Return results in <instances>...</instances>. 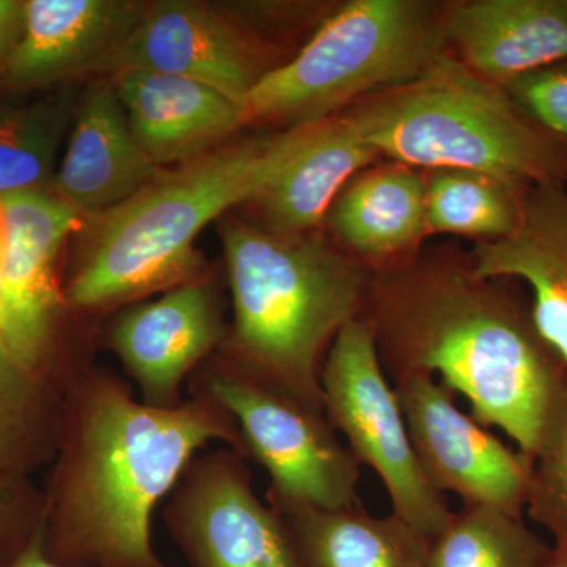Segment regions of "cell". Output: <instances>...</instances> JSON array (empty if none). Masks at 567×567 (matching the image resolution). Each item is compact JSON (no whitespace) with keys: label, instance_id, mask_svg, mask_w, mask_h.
<instances>
[{"label":"cell","instance_id":"cell-23","mask_svg":"<svg viewBox=\"0 0 567 567\" xmlns=\"http://www.w3.org/2000/svg\"><path fill=\"white\" fill-rule=\"evenodd\" d=\"M551 551L524 516L464 505L432 537L425 567H548Z\"/></svg>","mask_w":567,"mask_h":567},{"label":"cell","instance_id":"cell-3","mask_svg":"<svg viewBox=\"0 0 567 567\" xmlns=\"http://www.w3.org/2000/svg\"><path fill=\"white\" fill-rule=\"evenodd\" d=\"M316 128L311 123L226 142L177 169H164L117 207L89 216L66 303L102 311L204 278L196 238L230 208L251 204Z\"/></svg>","mask_w":567,"mask_h":567},{"label":"cell","instance_id":"cell-32","mask_svg":"<svg viewBox=\"0 0 567 567\" xmlns=\"http://www.w3.org/2000/svg\"><path fill=\"white\" fill-rule=\"evenodd\" d=\"M3 286H2V251H0V324H2Z\"/></svg>","mask_w":567,"mask_h":567},{"label":"cell","instance_id":"cell-26","mask_svg":"<svg viewBox=\"0 0 567 567\" xmlns=\"http://www.w3.org/2000/svg\"><path fill=\"white\" fill-rule=\"evenodd\" d=\"M525 513L546 529L555 546L567 543V402L533 458Z\"/></svg>","mask_w":567,"mask_h":567},{"label":"cell","instance_id":"cell-12","mask_svg":"<svg viewBox=\"0 0 567 567\" xmlns=\"http://www.w3.org/2000/svg\"><path fill=\"white\" fill-rule=\"evenodd\" d=\"M106 70L188 78L210 85L241 107L274 66L265 61L262 44L221 11L175 0L142 13Z\"/></svg>","mask_w":567,"mask_h":567},{"label":"cell","instance_id":"cell-30","mask_svg":"<svg viewBox=\"0 0 567 567\" xmlns=\"http://www.w3.org/2000/svg\"><path fill=\"white\" fill-rule=\"evenodd\" d=\"M10 567H66L58 565L47 557L43 548V525L31 540L28 548L18 557L17 561Z\"/></svg>","mask_w":567,"mask_h":567},{"label":"cell","instance_id":"cell-21","mask_svg":"<svg viewBox=\"0 0 567 567\" xmlns=\"http://www.w3.org/2000/svg\"><path fill=\"white\" fill-rule=\"evenodd\" d=\"M274 507V506H271ZM289 525L303 567H425L431 539L361 503L342 509H276Z\"/></svg>","mask_w":567,"mask_h":567},{"label":"cell","instance_id":"cell-1","mask_svg":"<svg viewBox=\"0 0 567 567\" xmlns=\"http://www.w3.org/2000/svg\"><path fill=\"white\" fill-rule=\"evenodd\" d=\"M520 282L483 278L468 254L417 251L372 270L361 319L388 379L435 377L529 461L567 402V365L537 330Z\"/></svg>","mask_w":567,"mask_h":567},{"label":"cell","instance_id":"cell-6","mask_svg":"<svg viewBox=\"0 0 567 567\" xmlns=\"http://www.w3.org/2000/svg\"><path fill=\"white\" fill-rule=\"evenodd\" d=\"M446 10L427 0H350L257 82L241 104V123L311 125L416 80L450 54Z\"/></svg>","mask_w":567,"mask_h":567},{"label":"cell","instance_id":"cell-16","mask_svg":"<svg viewBox=\"0 0 567 567\" xmlns=\"http://www.w3.org/2000/svg\"><path fill=\"white\" fill-rule=\"evenodd\" d=\"M114 89L137 144L163 169L207 155L244 126L237 103L188 78L125 71Z\"/></svg>","mask_w":567,"mask_h":567},{"label":"cell","instance_id":"cell-13","mask_svg":"<svg viewBox=\"0 0 567 567\" xmlns=\"http://www.w3.org/2000/svg\"><path fill=\"white\" fill-rule=\"evenodd\" d=\"M221 298L208 279L183 284L115 317L107 342L145 404L181 405L189 374L227 338Z\"/></svg>","mask_w":567,"mask_h":567},{"label":"cell","instance_id":"cell-5","mask_svg":"<svg viewBox=\"0 0 567 567\" xmlns=\"http://www.w3.org/2000/svg\"><path fill=\"white\" fill-rule=\"evenodd\" d=\"M339 115L383 159L423 173L475 171L518 188L567 185V144L451 52L416 80L365 96Z\"/></svg>","mask_w":567,"mask_h":567},{"label":"cell","instance_id":"cell-17","mask_svg":"<svg viewBox=\"0 0 567 567\" xmlns=\"http://www.w3.org/2000/svg\"><path fill=\"white\" fill-rule=\"evenodd\" d=\"M450 50L494 84L567 59V0H468L447 3Z\"/></svg>","mask_w":567,"mask_h":567},{"label":"cell","instance_id":"cell-11","mask_svg":"<svg viewBox=\"0 0 567 567\" xmlns=\"http://www.w3.org/2000/svg\"><path fill=\"white\" fill-rule=\"evenodd\" d=\"M3 311L0 342L22 363L47 361L63 298L55 282L62 245L85 221L47 189L0 197Z\"/></svg>","mask_w":567,"mask_h":567},{"label":"cell","instance_id":"cell-31","mask_svg":"<svg viewBox=\"0 0 567 567\" xmlns=\"http://www.w3.org/2000/svg\"><path fill=\"white\" fill-rule=\"evenodd\" d=\"M548 567H567V543L554 546V551H551L550 566Z\"/></svg>","mask_w":567,"mask_h":567},{"label":"cell","instance_id":"cell-22","mask_svg":"<svg viewBox=\"0 0 567 567\" xmlns=\"http://www.w3.org/2000/svg\"><path fill=\"white\" fill-rule=\"evenodd\" d=\"M424 174L429 234L491 244L516 229L522 197L528 188L475 171L439 169Z\"/></svg>","mask_w":567,"mask_h":567},{"label":"cell","instance_id":"cell-20","mask_svg":"<svg viewBox=\"0 0 567 567\" xmlns=\"http://www.w3.org/2000/svg\"><path fill=\"white\" fill-rule=\"evenodd\" d=\"M383 162L341 115L317 123L303 151L276 175L248 207L257 226L278 235L320 233L342 189L368 167Z\"/></svg>","mask_w":567,"mask_h":567},{"label":"cell","instance_id":"cell-4","mask_svg":"<svg viewBox=\"0 0 567 567\" xmlns=\"http://www.w3.org/2000/svg\"><path fill=\"white\" fill-rule=\"evenodd\" d=\"M219 235L233 298L221 357L323 412L324 358L363 311L371 268L322 233L278 235L229 216Z\"/></svg>","mask_w":567,"mask_h":567},{"label":"cell","instance_id":"cell-2","mask_svg":"<svg viewBox=\"0 0 567 567\" xmlns=\"http://www.w3.org/2000/svg\"><path fill=\"white\" fill-rule=\"evenodd\" d=\"M63 423L43 548L66 567H169L153 547L159 503L212 443L246 458L237 423L215 399L193 393L159 409L100 369L70 386Z\"/></svg>","mask_w":567,"mask_h":567},{"label":"cell","instance_id":"cell-14","mask_svg":"<svg viewBox=\"0 0 567 567\" xmlns=\"http://www.w3.org/2000/svg\"><path fill=\"white\" fill-rule=\"evenodd\" d=\"M144 11L118 0H28L24 33L3 62V81L37 89L106 70Z\"/></svg>","mask_w":567,"mask_h":567},{"label":"cell","instance_id":"cell-7","mask_svg":"<svg viewBox=\"0 0 567 567\" xmlns=\"http://www.w3.org/2000/svg\"><path fill=\"white\" fill-rule=\"evenodd\" d=\"M194 394L224 406L240 431L246 457L270 476L275 509L358 505L360 464L323 412L244 374L221 354L197 369Z\"/></svg>","mask_w":567,"mask_h":567},{"label":"cell","instance_id":"cell-15","mask_svg":"<svg viewBox=\"0 0 567 567\" xmlns=\"http://www.w3.org/2000/svg\"><path fill=\"white\" fill-rule=\"evenodd\" d=\"M468 256L483 278L528 287L537 330L567 365V185L529 186L514 233Z\"/></svg>","mask_w":567,"mask_h":567},{"label":"cell","instance_id":"cell-33","mask_svg":"<svg viewBox=\"0 0 567 567\" xmlns=\"http://www.w3.org/2000/svg\"><path fill=\"white\" fill-rule=\"evenodd\" d=\"M0 69H2V66H0Z\"/></svg>","mask_w":567,"mask_h":567},{"label":"cell","instance_id":"cell-29","mask_svg":"<svg viewBox=\"0 0 567 567\" xmlns=\"http://www.w3.org/2000/svg\"><path fill=\"white\" fill-rule=\"evenodd\" d=\"M24 25L25 2L0 0V66L20 43Z\"/></svg>","mask_w":567,"mask_h":567},{"label":"cell","instance_id":"cell-27","mask_svg":"<svg viewBox=\"0 0 567 567\" xmlns=\"http://www.w3.org/2000/svg\"><path fill=\"white\" fill-rule=\"evenodd\" d=\"M522 114L567 144V59L503 85Z\"/></svg>","mask_w":567,"mask_h":567},{"label":"cell","instance_id":"cell-28","mask_svg":"<svg viewBox=\"0 0 567 567\" xmlns=\"http://www.w3.org/2000/svg\"><path fill=\"white\" fill-rule=\"evenodd\" d=\"M20 492L11 476H0V567H10L17 561L39 528L21 527L17 516Z\"/></svg>","mask_w":567,"mask_h":567},{"label":"cell","instance_id":"cell-9","mask_svg":"<svg viewBox=\"0 0 567 567\" xmlns=\"http://www.w3.org/2000/svg\"><path fill=\"white\" fill-rule=\"evenodd\" d=\"M164 520L192 567H303L289 525L256 494L233 447L194 458Z\"/></svg>","mask_w":567,"mask_h":567},{"label":"cell","instance_id":"cell-10","mask_svg":"<svg viewBox=\"0 0 567 567\" xmlns=\"http://www.w3.org/2000/svg\"><path fill=\"white\" fill-rule=\"evenodd\" d=\"M393 385L429 483L464 505L524 516L533 462L462 412L456 394L435 377L406 375Z\"/></svg>","mask_w":567,"mask_h":567},{"label":"cell","instance_id":"cell-8","mask_svg":"<svg viewBox=\"0 0 567 567\" xmlns=\"http://www.w3.org/2000/svg\"><path fill=\"white\" fill-rule=\"evenodd\" d=\"M320 383L328 423L344 435L358 464L380 477L391 514L427 539L439 535L453 511L421 468L398 393L380 363L374 333L361 317L334 339Z\"/></svg>","mask_w":567,"mask_h":567},{"label":"cell","instance_id":"cell-24","mask_svg":"<svg viewBox=\"0 0 567 567\" xmlns=\"http://www.w3.org/2000/svg\"><path fill=\"white\" fill-rule=\"evenodd\" d=\"M65 406L54 401L39 369L22 363L0 342V476L35 461L55 436Z\"/></svg>","mask_w":567,"mask_h":567},{"label":"cell","instance_id":"cell-18","mask_svg":"<svg viewBox=\"0 0 567 567\" xmlns=\"http://www.w3.org/2000/svg\"><path fill=\"white\" fill-rule=\"evenodd\" d=\"M163 171L137 144L115 89L102 85L82 103L50 188L87 218L125 203Z\"/></svg>","mask_w":567,"mask_h":567},{"label":"cell","instance_id":"cell-25","mask_svg":"<svg viewBox=\"0 0 567 567\" xmlns=\"http://www.w3.org/2000/svg\"><path fill=\"white\" fill-rule=\"evenodd\" d=\"M65 118L58 103L0 102V197L51 185Z\"/></svg>","mask_w":567,"mask_h":567},{"label":"cell","instance_id":"cell-19","mask_svg":"<svg viewBox=\"0 0 567 567\" xmlns=\"http://www.w3.org/2000/svg\"><path fill=\"white\" fill-rule=\"evenodd\" d=\"M331 240L371 270L401 262L429 237L425 174L380 162L357 175L328 213Z\"/></svg>","mask_w":567,"mask_h":567}]
</instances>
